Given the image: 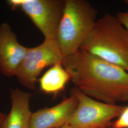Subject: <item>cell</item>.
Segmentation results:
<instances>
[{"label":"cell","mask_w":128,"mask_h":128,"mask_svg":"<svg viewBox=\"0 0 128 128\" xmlns=\"http://www.w3.org/2000/svg\"><path fill=\"white\" fill-rule=\"evenodd\" d=\"M62 64L76 89L110 104L128 101V72L81 50L64 58Z\"/></svg>","instance_id":"obj_1"},{"label":"cell","mask_w":128,"mask_h":128,"mask_svg":"<svg viewBox=\"0 0 128 128\" xmlns=\"http://www.w3.org/2000/svg\"><path fill=\"white\" fill-rule=\"evenodd\" d=\"M80 50L128 72V32L116 16L97 20Z\"/></svg>","instance_id":"obj_2"},{"label":"cell","mask_w":128,"mask_h":128,"mask_svg":"<svg viewBox=\"0 0 128 128\" xmlns=\"http://www.w3.org/2000/svg\"><path fill=\"white\" fill-rule=\"evenodd\" d=\"M97 12L86 0H66L56 40L64 58L78 50L96 22Z\"/></svg>","instance_id":"obj_3"},{"label":"cell","mask_w":128,"mask_h":128,"mask_svg":"<svg viewBox=\"0 0 128 128\" xmlns=\"http://www.w3.org/2000/svg\"><path fill=\"white\" fill-rule=\"evenodd\" d=\"M78 105L68 124L78 128H110L112 120L118 117L125 107L97 101L78 89L72 90Z\"/></svg>","instance_id":"obj_4"},{"label":"cell","mask_w":128,"mask_h":128,"mask_svg":"<svg viewBox=\"0 0 128 128\" xmlns=\"http://www.w3.org/2000/svg\"><path fill=\"white\" fill-rule=\"evenodd\" d=\"M64 56L56 40H45L40 45L28 48L16 76L25 87L34 90L38 78L42 70L48 66L62 62Z\"/></svg>","instance_id":"obj_5"},{"label":"cell","mask_w":128,"mask_h":128,"mask_svg":"<svg viewBox=\"0 0 128 128\" xmlns=\"http://www.w3.org/2000/svg\"><path fill=\"white\" fill-rule=\"evenodd\" d=\"M12 9L20 8L45 40L56 39L66 0H10Z\"/></svg>","instance_id":"obj_6"},{"label":"cell","mask_w":128,"mask_h":128,"mask_svg":"<svg viewBox=\"0 0 128 128\" xmlns=\"http://www.w3.org/2000/svg\"><path fill=\"white\" fill-rule=\"evenodd\" d=\"M18 43L8 23L0 24V71L7 76H16L27 52Z\"/></svg>","instance_id":"obj_7"},{"label":"cell","mask_w":128,"mask_h":128,"mask_svg":"<svg viewBox=\"0 0 128 128\" xmlns=\"http://www.w3.org/2000/svg\"><path fill=\"white\" fill-rule=\"evenodd\" d=\"M78 105L73 94L58 104L32 113L30 128H58L68 124Z\"/></svg>","instance_id":"obj_8"},{"label":"cell","mask_w":128,"mask_h":128,"mask_svg":"<svg viewBox=\"0 0 128 128\" xmlns=\"http://www.w3.org/2000/svg\"><path fill=\"white\" fill-rule=\"evenodd\" d=\"M30 94L18 89L10 90L12 107L2 128H30L32 112L30 109Z\"/></svg>","instance_id":"obj_9"},{"label":"cell","mask_w":128,"mask_h":128,"mask_svg":"<svg viewBox=\"0 0 128 128\" xmlns=\"http://www.w3.org/2000/svg\"><path fill=\"white\" fill-rule=\"evenodd\" d=\"M70 80V75L62 62H60L51 66L38 79V81L42 91L48 94L57 95L64 90Z\"/></svg>","instance_id":"obj_10"},{"label":"cell","mask_w":128,"mask_h":128,"mask_svg":"<svg viewBox=\"0 0 128 128\" xmlns=\"http://www.w3.org/2000/svg\"><path fill=\"white\" fill-rule=\"evenodd\" d=\"M110 128H128V106L124 107L117 120L112 123Z\"/></svg>","instance_id":"obj_11"},{"label":"cell","mask_w":128,"mask_h":128,"mask_svg":"<svg viewBox=\"0 0 128 128\" xmlns=\"http://www.w3.org/2000/svg\"><path fill=\"white\" fill-rule=\"evenodd\" d=\"M116 16L128 32V10L126 12L117 13Z\"/></svg>","instance_id":"obj_12"},{"label":"cell","mask_w":128,"mask_h":128,"mask_svg":"<svg viewBox=\"0 0 128 128\" xmlns=\"http://www.w3.org/2000/svg\"><path fill=\"white\" fill-rule=\"evenodd\" d=\"M6 115L0 112V128H2V126L5 118Z\"/></svg>","instance_id":"obj_13"},{"label":"cell","mask_w":128,"mask_h":128,"mask_svg":"<svg viewBox=\"0 0 128 128\" xmlns=\"http://www.w3.org/2000/svg\"><path fill=\"white\" fill-rule=\"evenodd\" d=\"M76 128V127H74V126H72V125H70V124H66V125H64V126H61V127H59V128Z\"/></svg>","instance_id":"obj_14"},{"label":"cell","mask_w":128,"mask_h":128,"mask_svg":"<svg viewBox=\"0 0 128 128\" xmlns=\"http://www.w3.org/2000/svg\"><path fill=\"white\" fill-rule=\"evenodd\" d=\"M125 2L126 4H128V0H125Z\"/></svg>","instance_id":"obj_15"}]
</instances>
